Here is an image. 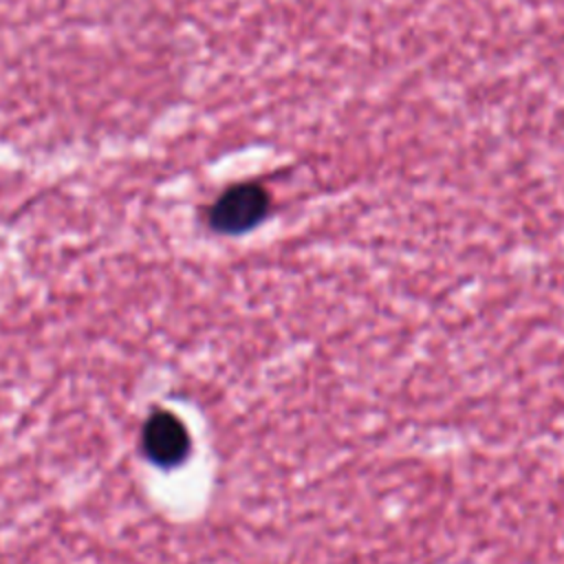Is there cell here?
<instances>
[{"label": "cell", "mask_w": 564, "mask_h": 564, "mask_svg": "<svg viewBox=\"0 0 564 564\" xmlns=\"http://www.w3.org/2000/svg\"><path fill=\"white\" fill-rule=\"evenodd\" d=\"M145 456L159 467H176L189 454V434L172 412H154L141 432Z\"/></svg>", "instance_id": "2"}, {"label": "cell", "mask_w": 564, "mask_h": 564, "mask_svg": "<svg viewBox=\"0 0 564 564\" xmlns=\"http://www.w3.org/2000/svg\"><path fill=\"white\" fill-rule=\"evenodd\" d=\"M271 207L269 192L260 183H238L225 189L209 209V227L225 236H240L258 227Z\"/></svg>", "instance_id": "1"}]
</instances>
